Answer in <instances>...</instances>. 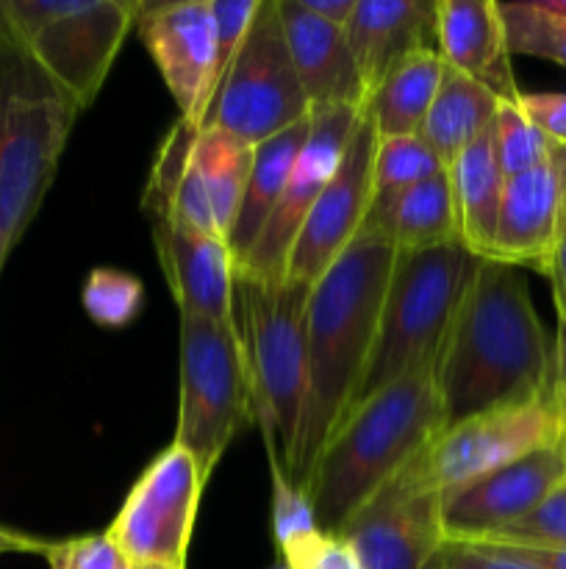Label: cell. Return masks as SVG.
<instances>
[{
    "label": "cell",
    "instance_id": "6da1fadb",
    "mask_svg": "<svg viewBox=\"0 0 566 569\" xmlns=\"http://www.w3.org/2000/svg\"><path fill=\"white\" fill-rule=\"evenodd\" d=\"M433 376L444 426L499 406L553 400V342L525 270L481 259Z\"/></svg>",
    "mask_w": 566,
    "mask_h": 569
},
{
    "label": "cell",
    "instance_id": "7a4b0ae2",
    "mask_svg": "<svg viewBox=\"0 0 566 569\" xmlns=\"http://www.w3.org/2000/svg\"><path fill=\"white\" fill-rule=\"evenodd\" d=\"M392 264V244L375 237H355L309 289L305 406L292 472V483L303 492L316 456L358 398L375 348Z\"/></svg>",
    "mask_w": 566,
    "mask_h": 569
},
{
    "label": "cell",
    "instance_id": "3957f363",
    "mask_svg": "<svg viewBox=\"0 0 566 569\" xmlns=\"http://www.w3.org/2000/svg\"><path fill=\"white\" fill-rule=\"evenodd\" d=\"M436 367L377 389L350 409L305 481L316 526L336 533L381 495L444 428Z\"/></svg>",
    "mask_w": 566,
    "mask_h": 569
},
{
    "label": "cell",
    "instance_id": "277c9868",
    "mask_svg": "<svg viewBox=\"0 0 566 569\" xmlns=\"http://www.w3.org/2000/svg\"><path fill=\"white\" fill-rule=\"evenodd\" d=\"M78 114L0 20V272L53 183Z\"/></svg>",
    "mask_w": 566,
    "mask_h": 569
},
{
    "label": "cell",
    "instance_id": "5b68a950",
    "mask_svg": "<svg viewBox=\"0 0 566 569\" xmlns=\"http://www.w3.org/2000/svg\"><path fill=\"white\" fill-rule=\"evenodd\" d=\"M305 300L294 283L233 281V326L247 365L250 406L264 439L270 472L292 481L305 406Z\"/></svg>",
    "mask_w": 566,
    "mask_h": 569
},
{
    "label": "cell",
    "instance_id": "8992f818",
    "mask_svg": "<svg viewBox=\"0 0 566 569\" xmlns=\"http://www.w3.org/2000/svg\"><path fill=\"white\" fill-rule=\"evenodd\" d=\"M477 264L481 259L464 244L403 253L394 250L375 348L355 406L408 372L436 367Z\"/></svg>",
    "mask_w": 566,
    "mask_h": 569
},
{
    "label": "cell",
    "instance_id": "52a82bcc",
    "mask_svg": "<svg viewBox=\"0 0 566 569\" xmlns=\"http://www.w3.org/2000/svg\"><path fill=\"white\" fill-rule=\"evenodd\" d=\"M0 20L37 64L89 109L131 26L133 0H3Z\"/></svg>",
    "mask_w": 566,
    "mask_h": 569
},
{
    "label": "cell",
    "instance_id": "ba28073f",
    "mask_svg": "<svg viewBox=\"0 0 566 569\" xmlns=\"http://www.w3.org/2000/svg\"><path fill=\"white\" fill-rule=\"evenodd\" d=\"M250 164L253 148L231 133L178 120L150 170L144 211L228 242Z\"/></svg>",
    "mask_w": 566,
    "mask_h": 569
},
{
    "label": "cell",
    "instance_id": "9c48e42d",
    "mask_svg": "<svg viewBox=\"0 0 566 569\" xmlns=\"http://www.w3.org/2000/svg\"><path fill=\"white\" fill-rule=\"evenodd\" d=\"M247 420L253 406L236 326L181 317V406L172 442L209 478Z\"/></svg>",
    "mask_w": 566,
    "mask_h": 569
},
{
    "label": "cell",
    "instance_id": "30bf717a",
    "mask_svg": "<svg viewBox=\"0 0 566 569\" xmlns=\"http://www.w3.org/2000/svg\"><path fill=\"white\" fill-rule=\"evenodd\" d=\"M311 114L300 89L277 0H261L250 31L198 128H220L247 148Z\"/></svg>",
    "mask_w": 566,
    "mask_h": 569
},
{
    "label": "cell",
    "instance_id": "8fae6325",
    "mask_svg": "<svg viewBox=\"0 0 566 569\" xmlns=\"http://www.w3.org/2000/svg\"><path fill=\"white\" fill-rule=\"evenodd\" d=\"M560 433L564 420L553 400L499 406L444 426L397 478L422 492L444 495L549 448L558 442Z\"/></svg>",
    "mask_w": 566,
    "mask_h": 569
},
{
    "label": "cell",
    "instance_id": "7c38bea8",
    "mask_svg": "<svg viewBox=\"0 0 566 569\" xmlns=\"http://www.w3.org/2000/svg\"><path fill=\"white\" fill-rule=\"evenodd\" d=\"M205 481L198 461L172 442L133 483L105 537L137 561L186 569Z\"/></svg>",
    "mask_w": 566,
    "mask_h": 569
},
{
    "label": "cell",
    "instance_id": "4fadbf2b",
    "mask_svg": "<svg viewBox=\"0 0 566 569\" xmlns=\"http://www.w3.org/2000/svg\"><path fill=\"white\" fill-rule=\"evenodd\" d=\"M358 120L361 109H350V106L311 111L309 137H305L303 150L294 161L286 189H283L261 237L255 239L242 264H236L239 276H247L261 283L286 281V264L294 239H297L300 228H303L309 211L314 209L322 189L336 176L344 148L353 139Z\"/></svg>",
    "mask_w": 566,
    "mask_h": 569
},
{
    "label": "cell",
    "instance_id": "5bb4252c",
    "mask_svg": "<svg viewBox=\"0 0 566 569\" xmlns=\"http://www.w3.org/2000/svg\"><path fill=\"white\" fill-rule=\"evenodd\" d=\"M377 153V131L361 111L353 139L347 142L336 176L331 178L314 209L305 217L292 244L286 283L311 289L327 267L358 237L372 203V164Z\"/></svg>",
    "mask_w": 566,
    "mask_h": 569
},
{
    "label": "cell",
    "instance_id": "9a60e30c",
    "mask_svg": "<svg viewBox=\"0 0 566 569\" xmlns=\"http://www.w3.org/2000/svg\"><path fill=\"white\" fill-rule=\"evenodd\" d=\"M566 481L560 439L519 461L438 495L447 542H481L544 503Z\"/></svg>",
    "mask_w": 566,
    "mask_h": 569
},
{
    "label": "cell",
    "instance_id": "2e32d148",
    "mask_svg": "<svg viewBox=\"0 0 566 569\" xmlns=\"http://www.w3.org/2000/svg\"><path fill=\"white\" fill-rule=\"evenodd\" d=\"M137 31L181 109V120L198 128L214 89L216 31L211 0L137 3Z\"/></svg>",
    "mask_w": 566,
    "mask_h": 569
},
{
    "label": "cell",
    "instance_id": "e0dca14e",
    "mask_svg": "<svg viewBox=\"0 0 566 569\" xmlns=\"http://www.w3.org/2000/svg\"><path fill=\"white\" fill-rule=\"evenodd\" d=\"M336 533L358 556L361 569H433L447 545L438 495L408 487L403 478H394Z\"/></svg>",
    "mask_w": 566,
    "mask_h": 569
},
{
    "label": "cell",
    "instance_id": "ac0fdd59",
    "mask_svg": "<svg viewBox=\"0 0 566 569\" xmlns=\"http://www.w3.org/2000/svg\"><path fill=\"white\" fill-rule=\"evenodd\" d=\"M564 150L560 148L547 164L505 181L488 259L547 276L555 250L564 239V211H560Z\"/></svg>",
    "mask_w": 566,
    "mask_h": 569
},
{
    "label": "cell",
    "instance_id": "d6986e66",
    "mask_svg": "<svg viewBox=\"0 0 566 569\" xmlns=\"http://www.w3.org/2000/svg\"><path fill=\"white\" fill-rule=\"evenodd\" d=\"M155 253L181 317L233 322L236 261L225 239L150 217Z\"/></svg>",
    "mask_w": 566,
    "mask_h": 569
},
{
    "label": "cell",
    "instance_id": "ffe728a7",
    "mask_svg": "<svg viewBox=\"0 0 566 569\" xmlns=\"http://www.w3.org/2000/svg\"><path fill=\"white\" fill-rule=\"evenodd\" d=\"M277 14L309 109L350 106L364 111L366 87L342 28L305 11L300 0H277Z\"/></svg>",
    "mask_w": 566,
    "mask_h": 569
},
{
    "label": "cell",
    "instance_id": "44dd1931",
    "mask_svg": "<svg viewBox=\"0 0 566 569\" xmlns=\"http://www.w3.org/2000/svg\"><path fill=\"white\" fill-rule=\"evenodd\" d=\"M436 50L449 70L481 81L503 100L522 92L511 76L503 17L494 0H436Z\"/></svg>",
    "mask_w": 566,
    "mask_h": 569
},
{
    "label": "cell",
    "instance_id": "7402d4cb",
    "mask_svg": "<svg viewBox=\"0 0 566 569\" xmlns=\"http://www.w3.org/2000/svg\"><path fill=\"white\" fill-rule=\"evenodd\" d=\"M344 39L370 94L411 50L436 48V0H355Z\"/></svg>",
    "mask_w": 566,
    "mask_h": 569
},
{
    "label": "cell",
    "instance_id": "603a6c76",
    "mask_svg": "<svg viewBox=\"0 0 566 569\" xmlns=\"http://www.w3.org/2000/svg\"><path fill=\"white\" fill-rule=\"evenodd\" d=\"M447 64L436 48L411 50L377 87L366 94L364 114L375 126L377 139L420 137L425 117L436 100Z\"/></svg>",
    "mask_w": 566,
    "mask_h": 569
},
{
    "label": "cell",
    "instance_id": "cb8c5ba5",
    "mask_svg": "<svg viewBox=\"0 0 566 569\" xmlns=\"http://www.w3.org/2000/svg\"><path fill=\"white\" fill-rule=\"evenodd\" d=\"M309 128L311 114L253 148V164H250L247 183H244L242 203H239L236 220H233L231 233H228V248H231L236 264H242L244 256L250 253L255 239L261 237L264 226L270 222L272 211H275L277 200L286 189L289 176H292L294 161L303 150L305 137H309Z\"/></svg>",
    "mask_w": 566,
    "mask_h": 569
},
{
    "label": "cell",
    "instance_id": "d4e9b609",
    "mask_svg": "<svg viewBox=\"0 0 566 569\" xmlns=\"http://www.w3.org/2000/svg\"><path fill=\"white\" fill-rule=\"evenodd\" d=\"M358 237H375L392 244L397 253L403 250H433L458 242L455 226L453 194H449L447 167L427 181L416 183L400 194L386 211L366 220Z\"/></svg>",
    "mask_w": 566,
    "mask_h": 569
},
{
    "label": "cell",
    "instance_id": "484cf974",
    "mask_svg": "<svg viewBox=\"0 0 566 569\" xmlns=\"http://www.w3.org/2000/svg\"><path fill=\"white\" fill-rule=\"evenodd\" d=\"M458 242L477 259H488L505 178L492 148V128L447 164Z\"/></svg>",
    "mask_w": 566,
    "mask_h": 569
},
{
    "label": "cell",
    "instance_id": "4316f807",
    "mask_svg": "<svg viewBox=\"0 0 566 569\" xmlns=\"http://www.w3.org/2000/svg\"><path fill=\"white\" fill-rule=\"evenodd\" d=\"M499 100L503 98L483 87L481 81H472V78L447 67L420 137L447 167L455 156L464 153L472 142H477L492 128Z\"/></svg>",
    "mask_w": 566,
    "mask_h": 569
},
{
    "label": "cell",
    "instance_id": "83f0119b",
    "mask_svg": "<svg viewBox=\"0 0 566 569\" xmlns=\"http://www.w3.org/2000/svg\"><path fill=\"white\" fill-rule=\"evenodd\" d=\"M442 170L444 164L422 137L377 139L375 164H372V203L366 220L386 211L400 194Z\"/></svg>",
    "mask_w": 566,
    "mask_h": 569
},
{
    "label": "cell",
    "instance_id": "f1b7e54d",
    "mask_svg": "<svg viewBox=\"0 0 566 569\" xmlns=\"http://www.w3.org/2000/svg\"><path fill=\"white\" fill-rule=\"evenodd\" d=\"M516 98H519V94H516ZM516 98L499 100L497 117H494L492 122L494 159H497V167L499 172H503L505 181L547 164V161L560 150L558 144L549 142V139L527 120L525 111L516 103Z\"/></svg>",
    "mask_w": 566,
    "mask_h": 569
},
{
    "label": "cell",
    "instance_id": "f546056e",
    "mask_svg": "<svg viewBox=\"0 0 566 569\" xmlns=\"http://www.w3.org/2000/svg\"><path fill=\"white\" fill-rule=\"evenodd\" d=\"M511 56H533L566 70V20L544 11L536 0L499 3Z\"/></svg>",
    "mask_w": 566,
    "mask_h": 569
},
{
    "label": "cell",
    "instance_id": "4dcf8cb0",
    "mask_svg": "<svg viewBox=\"0 0 566 569\" xmlns=\"http://www.w3.org/2000/svg\"><path fill=\"white\" fill-rule=\"evenodd\" d=\"M81 303L98 326L122 328L137 320L142 311L144 287L131 272L98 267L89 272L87 283H83Z\"/></svg>",
    "mask_w": 566,
    "mask_h": 569
},
{
    "label": "cell",
    "instance_id": "1f68e13d",
    "mask_svg": "<svg viewBox=\"0 0 566 569\" xmlns=\"http://www.w3.org/2000/svg\"><path fill=\"white\" fill-rule=\"evenodd\" d=\"M472 545H499V548H547L566 550V481L544 500L538 509L508 528Z\"/></svg>",
    "mask_w": 566,
    "mask_h": 569
},
{
    "label": "cell",
    "instance_id": "d6a6232c",
    "mask_svg": "<svg viewBox=\"0 0 566 569\" xmlns=\"http://www.w3.org/2000/svg\"><path fill=\"white\" fill-rule=\"evenodd\" d=\"M42 556L50 569H178L131 559L105 537V531L64 539V542H48Z\"/></svg>",
    "mask_w": 566,
    "mask_h": 569
},
{
    "label": "cell",
    "instance_id": "836d02e7",
    "mask_svg": "<svg viewBox=\"0 0 566 569\" xmlns=\"http://www.w3.org/2000/svg\"><path fill=\"white\" fill-rule=\"evenodd\" d=\"M272 478V537L275 548L281 553L286 545L309 537L316 528L314 506L303 489L294 487L283 472H270Z\"/></svg>",
    "mask_w": 566,
    "mask_h": 569
},
{
    "label": "cell",
    "instance_id": "e575fe53",
    "mask_svg": "<svg viewBox=\"0 0 566 569\" xmlns=\"http://www.w3.org/2000/svg\"><path fill=\"white\" fill-rule=\"evenodd\" d=\"M277 556L289 569H361L353 548L338 533H327L322 528L286 545Z\"/></svg>",
    "mask_w": 566,
    "mask_h": 569
},
{
    "label": "cell",
    "instance_id": "d590c367",
    "mask_svg": "<svg viewBox=\"0 0 566 569\" xmlns=\"http://www.w3.org/2000/svg\"><path fill=\"white\" fill-rule=\"evenodd\" d=\"M544 278L553 283V303H555V317H558V333H555V342H553V356H555L553 400L560 420H564L566 426V237L560 239L553 264H549V272Z\"/></svg>",
    "mask_w": 566,
    "mask_h": 569
},
{
    "label": "cell",
    "instance_id": "8d00e7d4",
    "mask_svg": "<svg viewBox=\"0 0 566 569\" xmlns=\"http://www.w3.org/2000/svg\"><path fill=\"white\" fill-rule=\"evenodd\" d=\"M516 103L549 142L566 148V92H519Z\"/></svg>",
    "mask_w": 566,
    "mask_h": 569
},
{
    "label": "cell",
    "instance_id": "74e56055",
    "mask_svg": "<svg viewBox=\"0 0 566 569\" xmlns=\"http://www.w3.org/2000/svg\"><path fill=\"white\" fill-rule=\"evenodd\" d=\"M433 569H536L530 565L511 559L503 550L486 548V545L447 542Z\"/></svg>",
    "mask_w": 566,
    "mask_h": 569
},
{
    "label": "cell",
    "instance_id": "f35d334b",
    "mask_svg": "<svg viewBox=\"0 0 566 569\" xmlns=\"http://www.w3.org/2000/svg\"><path fill=\"white\" fill-rule=\"evenodd\" d=\"M486 548L503 550L511 559L530 565L536 569H566V550H547V548H499V545H486Z\"/></svg>",
    "mask_w": 566,
    "mask_h": 569
},
{
    "label": "cell",
    "instance_id": "ab89813d",
    "mask_svg": "<svg viewBox=\"0 0 566 569\" xmlns=\"http://www.w3.org/2000/svg\"><path fill=\"white\" fill-rule=\"evenodd\" d=\"M300 3H303L305 11H311L320 20L331 22V26L342 28V31L355 9V0H300Z\"/></svg>",
    "mask_w": 566,
    "mask_h": 569
},
{
    "label": "cell",
    "instance_id": "60d3db41",
    "mask_svg": "<svg viewBox=\"0 0 566 569\" xmlns=\"http://www.w3.org/2000/svg\"><path fill=\"white\" fill-rule=\"evenodd\" d=\"M44 545L48 542H42V539H31V537H26V533H14V531H6V528H0V556L14 553V550H20V553L42 556Z\"/></svg>",
    "mask_w": 566,
    "mask_h": 569
},
{
    "label": "cell",
    "instance_id": "b9f144b4",
    "mask_svg": "<svg viewBox=\"0 0 566 569\" xmlns=\"http://www.w3.org/2000/svg\"><path fill=\"white\" fill-rule=\"evenodd\" d=\"M536 3L542 6L544 11H549V14L564 17V20H566V0H536Z\"/></svg>",
    "mask_w": 566,
    "mask_h": 569
},
{
    "label": "cell",
    "instance_id": "7bdbcfd3",
    "mask_svg": "<svg viewBox=\"0 0 566 569\" xmlns=\"http://www.w3.org/2000/svg\"><path fill=\"white\" fill-rule=\"evenodd\" d=\"M560 211H564V237H566V150H564V167H560Z\"/></svg>",
    "mask_w": 566,
    "mask_h": 569
},
{
    "label": "cell",
    "instance_id": "ee69618b",
    "mask_svg": "<svg viewBox=\"0 0 566 569\" xmlns=\"http://www.w3.org/2000/svg\"><path fill=\"white\" fill-rule=\"evenodd\" d=\"M560 450H564V467H566V426H564V433H560Z\"/></svg>",
    "mask_w": 566,
    "mask_h": 569
},
{
    "label": "cell",
    "instance_id": "f6af8a7d",
    "mask_svg": "<svg viewBox=\"0 0 566 569\" xmlns=\"http://www.w3.org/2000/svg\"><path fill=\"white\" fill-rule=\"evenodd\" d=\"M270 569H289L286 565H281V561H277V565L275 567H270Z\"/></svg>",
    "mask_w": 566,
    "mask_h": 569
}]
</instances>
